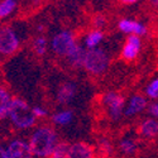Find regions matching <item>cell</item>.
<instances>
[{"mask_svg": "<svg viewBox=\"0 0 158 158\" xmlns=\"http://www.w3.org/2000/svg\"><path fill=\"white\" fill-rule=\"evenodd\" d=\"M28 142L34 158H49L61 143L56 128L49 124H38L31 131Z\"/></svg>", "mask_w": 158, "mask_h": 158, "instance_id": "obj_1", "label": "cell"}, {"mask_svg": "<svg viewBox=\"0 0 158 158\" xmlns=\"http://www.w3.org/2000/svg\"><path fill=\"white\" fill-rule=\"evenodd\" d=\"M8 120L17 131L33 130L38 122L28 101L20 96H14L13 99L8 113Z\"/></svg>", "mask_w": 158, "mask_h": 158, "instance_id": "obj_2", "label": "cell"}, {"mask_svg": "<svg viewBox=\"0 0 158 158\" xmlns=\"http://www.w3.org/2000/svg\"><path fill=\"white\" fill-rule=\"evenodd\" d=\"M24 37V31L20 29L19 25H3L0 29V53L2 56L9 57L15 55L22 47Z\"/></svg>", "mask_w": 158, "mask_h": 158, "instance_id": "obj_3", "label": "cell"}, {"mask_svg": "<svg viewBox=\"0 0 158 158\" xmlns=\"http://www.w3.org/2000/svg\"><path fill=\"white\" fill-rule=\"evenodd\" d=\"M110 53L104 48L87 49L84 61V69L91 76H101L108 71L110 66Z\"/></svg>", "mask_w": 158, "mask_h": 158, "instance_id": "obj_4", "label": "cell"}, {"mask_svg": "<svg viewBox=\"0 0 158 158\" xmlns=\"http://www.w3.org/2000/svg\"><path fill=\"white\" fill-rule=\"evenodd\" d=\"M78 41L70 29H60L49 39V49L60 58H66L77 47Z\"/></svg>", "mask_w": 158, "mask_h": 158, "instance_id": "obj_5", "label": "cell"}, {"mask_svg": "<svg viewBox=\"0 0 158 158\" xmlns=\"http://www.w3.org/2000/svg\"><path fill=\"white\" fill-rule=\"evenodd\" d=\"M100 101H101L102 108L110 120L120 122L123 119L124 113H125L127 101L120 93L114 91V90L106 91V93H104L101 95Z\"/></svg>", "mask_w": 158, "mask_h": 158, "instance_id": "obj_6", "label": "cell"}, {"mask_svg": "<svg viewBox=\"0 0 158 158\" xmlns=\"http://www.w3.org/2000/svg\"><path fill=\"white\" fill-rule=\"evenodd\" d=\"M0 158H34L28 139L14 137L0 147Z\"/></svg>", "mask_w": 158, "mask_h": 158, "instance_id": "obj_7", "label": "cell"}, {"mask_svg": "<svg viewBox=\"0 0 158 158\" xmlns=\"http://www.w3.org/2000/svg\"><path fill=\"white\" fill-rule=\"evenodd\" d=\"M78 84L73 80H64L61 81L55 91V100L61 106H66V105L72 104L77 96H78Z\"/></svg>", "mask_w": 158, "mask_h": 158, "instance_id": "obj_8", "label": "cell"}, {"mask_svg": "<svg viewBox=\"0 0 158 158\" xmlns=\"http://www.w3.org/2000/svg\"><path fill=\"white\" fill-rule=\"evenodd\" d=\"M142 37L138 35H128L123 43L120 51V58L125 62H133L138 58L142 51Z\"/></svg>", "mask_w": 158, "mask_h": 158, "instance_id": "obj_9", "label": "cell"}, {"mask_svg": "<svg viewBox=\"0 0 158 158\" xmlns=\"http://www.w3.org/2000/svg\"><path fill=\"white\" fill-rule=\"evenodd\" d=\"M148 98L146 95L142 94H133L128 100H127V105H125V113L124 116L125 118H134L138 116L139 114L144 113L146 110H148Z\"/></svg>", "mask_w": 158, "mask_h": 158, "instance_id": "obj_10", "label": "cell"}, {"mask_svg": "<svg viewBox=\"0 0 158 158\" xmlns=\"http://www.w3.org/2000/svg\"><path fill=\"white\" fill-rule=\"evenodd\" d=\"M118 29L128 35L144 37L148 33V28L146 24L135 19H130V18H123L118 22Z\"/></svg>", "mask_w": 158, "mask_h": 158, "instance_id": "obj_11", "label": "cell"}, {"mask_svg": "<svg viewBox=\"0 0 158 158\" xmlns=\"http://www.w3.org/2000/svg\"><path fill=\"white\" fill-rule=\"evenodd\" d=\"M67 158H95V148L81 140L70 143Z\"/></svg>", "mask_w": 158, "mask_h": 158, "instance_id": "obj_12", "label": "cell"}, {"mask_svg": "<svg viewBox=\"0 0 158 158\" xmlns=\"http://www.w3.org/2000/svg\"><path fill=\"white\" fill-rule=\"evenodd\" d=\"M138 133L144 139L158 138V119H154L152 116L142 119L138 125Z\"/></svg>", "mask_w": 158, "mask_h": 158, "instance_id": "obj_13", "label": "cell"}, {"mask_svg": "<svg viewBox=\"0 0 158 158\" xmlns=\"http://www.w3.org/2000/svg\"><path fill=\"white\" fill-rule=\"evenodd\" d=\"M75 120V113L72 109L69 108H62L60 110H56L51 115V122L55 127L66 128L70 127Z\"/></svg>", "mask_w": 158, "mask_h": 158, "instance_id": "obj_14", "label": "cell"}, {"mask_svg": "<svg viewBox=\"0 0 158 158\" xmlns=\"http://www.w3.org/2000/svg\"><path fill=\"white\" fill-rule=\"evenodd\" d=\"M86 51L87 49L81 43H78L77 47L64 58V62L67 63V66L72 70L84 69V61H85V56H86Z\"/></svg>", "mask_w": 158, "mask_h": 158, "instance_id": "obj_15", "label": "cell"}, {"mask_svg": "<svg viewBox=\"0 0 158 158\" xmlns=\"http://www.w3.org/2000/svg\"><path fill=\"white\" fill-rule=\"evenodd\" d=\"M105 39V34L101 29H90L89 32H86L82 37V42L81 44L86 48V49H95V48H100L102 42Z\"/></svg>", "mask_w": 158, "mask_h": 158, "instance_id": "obj_16", "label": "cell"}, {"mask_svg": "<svg viewBox=\"0 0 158 158\" xmlns=\"http://www.w3.org/2000/svg\"><path fill=\"white\" fill-rule=\"evenodd\" d=\"M13 99H14V96L10 94V91L5 86H2V89H0V119L2 120L8 119V113Z\"/></svg>", "mask_w": 158, "mask_h": 158, "instance_id": "obj_17", "label": "cell"}, {"mask_svg": "<svg viewBox=\"0 0 158 158\" xmlns=\"http://www.w3.org/2000/svg\"><path fill=\"white\" fill-rule=\"evenodd\" d=\"M31 48L35 56L42 57L49 49V42L44 34H37L31 42Z\"/></svg>", "mask_w": 158, "mask_h": 158, "instance_id": "obj_18", "label": "cell"}, {"mask_svg": "<svg viewBox=\"0 0 158 158\" xmlns=\"http://www.w3.org/2000/svg\"><path fill=\"white\" fill-rule=\"evenodd\" d=\"M119 151L125 156H133L138 151V142L131 135H124L119 140Z\"/></svg>", "mask_w": 158, "mask_h": 158, "instance_id": "obj_19", "label": "cell"}, {"mask_svg": "<svg viewBox=\"0 0 158 158\" xmlns=\"http://www.w3.org/2000/svg\"><path fill=\"white\" fill-rule=\"evenodd\" d=\"M18 8V0H2L0 2V18L3 20L13 15Z\"/></svg>", "mask_w": 158, "mask_h": 158, "instance_id": "obj_20", "label": "cell"}, {"mask_svg": "<svg viewBox=\"0 0 158 158\" xmlns=\"http://www.w3.org/2000/svg\"><path fill=\"white\" fill-rule=\"evenodd\" d=\"M144 95L152 101H158V76L153 77L144 89Z\"/></svg>", "mask_w": 158, "mask_h": 158, "instance_id": "obj_21", "label": "cell"}, {"mask_svg": "<svg viewBox=\"0 0 158 158\" xmlns=\"http://www.w3.org/2000/svg\"><path fill=\"white\" fill-rule=\"evenodd\" d=\"M98 151H99L100 154H102L105 157L111 156L113 152H114V146H113L111 140L109 138H105V137L100 138L99 142H98Z\"/></svg>", "mask_w": 158, "mask_h": 158, "instance_id": "obj_22", "label": "cell"}, {"mask_svg": "<svg viewBox=\"0 0 158 158\" xmlns=\"http://www.w3.org/2000/svg\"><path fill=\"white\" fill-rule=\"evenodd\" d=\"M69 146H70V143H67V142H61L58 146L56 147V149L53 151V153L51 154L49 158H67Z\"/></svg>", "mask_w": 158, "mask_h": 158, "instance_id": "obj_23", "label": "cell"}, {"mask_svg": "<svg viewBox=\"0 0 158 158\" xmlns=\"http://www.w3.org/2000/svg\"><path fill=\"white\" fill-rule=\"evenodd\" d=\"M105 25H106V18L101 14H96L94 18H93V27L95 29H104Z\"/></svg>", "mask_w": 158, "mask_h": 158, "instance_id": "obj_24", "label": "cell"}, {"mask_svg": "<svg viewBox=\"0 0 158 158\" xmlns=\"http://www.w3.org/2000/svg\"><path fill=\"white\" fill-rule=\"evenodd\" d=\"M33 110V114L35 115V118L39 120V119H46V118L48 116V110L42 106V105H35V106L32 108Z\"/></svg>", "mask_w": 158, "mask_h": 158, "instance_id": "obj_25", "label": "cell"}, {"mask_svg": "<svg viewBox=\"0 0 158 158\" xmlns=\"http://www.w3.org/2000/svg\"><path fill=\"white\" fill-rule=\"evenodd\" d=\"M147 111H148L149 116L154 118V119H158V101H153V102H151Z\"/></svg>", "mask_w": 158, "mask_h": 158, "instance_id": "obj_26", "label": "cell"}, {"mask_svg": "<svg viewBox=\"0 0 158 158\" xmlns=\"http://www.w3.org/2000/svg\"><path fill=\"white\" fill-rule=\"evenodd\" d=\"M120 2H122L123 4H125V5H133V4L138 3L139 0H120Z\"/></svg>", "mask_w": 158, "mask_h": 158, "instance_id": "obj_27", "label": "cell"}, {"mask_svg": "<svg viewBox=\"0 0 158 158\" xmlns=\"http://www.w3.org/2000/svg\"><path fill=\"white\" fill-rule=\"evenodd\" d=\"M37 31H38V34H43V32H44V27L42 24H38L37 25Z\"/></svg>", "mask_w": 158, "mask_h": 158, "instance_id": "obj_28", "label": "cell"}, {"mask_svg": "<svg viewBox=\"0 0 158 158\" xmlns=\"http://www.w3.org/2000/svg\"><path fill=\"white\" fill-rule=\"evenodd\" d=\"M149 3H151V5H152L153 8L158 9V0H149Z\"/></svg>", "mask_w": 158, "mask_h": 158, "instance_id": "obj_29", "label": "cell"}]
</instances>
